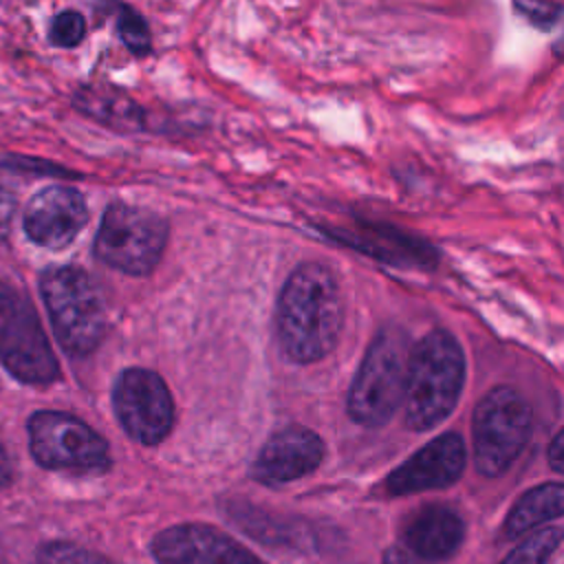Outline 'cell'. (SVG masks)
<instances>
[{
    "label": "cell",
    "mask_w": 564,
    "mask_h": 564,
    "mask_svg": "<svg viewBox=\"0 0 564 564\" xmlns=\"http://www.w3.org/2000/svg\"><path fill=\"white\" fill-rule=\"evenodd\" d=\"M15 214V196L0 185V240L7 238L11 229V220Z\"/></svg>",
    "instance_id": "23"
},
{
    "label": "cell",
    "mask_w": 564,
    "mask_h": 564,
    "mask_svg": "<svg viewBox=\"0 0 564 564\" xmlns=\"http://www.w3.org/2000/svg\"><path fill=\"white\" fill-rule=\"evenodd\" d=\"M465 443L456 432L441 434L401 463L388 478L390 496H410L430 489H443L456 482L465 469Z\"/></svg>",
    "instance_id": "11"
},
{
    "label": "cell",
    "mask_w": 564,
    "mask_h": 564,
    "mask_svg": "<svg viewBox=\"0 0 564 564\" xmlns=\"http://www.w3.org/2000/svg\"><path fill=\"white\" fill-rule=\"evenodd\" d=\"M0 364L20 381L46 386L59 377L40 319L20 293L0 280Z\"/></svg>",
    "instance_id": "8"
},
{
    "label": "cell",
    "mask_w": 564,
    "mask_h": 564,
    "mask_svg": "<svg viewBox=\"0 0 564 564\" xmlns=\"http://www.w3.org/2000/svg\"><path fill=\"white\" fill-rule=\"evenodd\" d=\"M117 33H119L121 42L128 46V51L134 53V55H145L150 51V46H152L148 22L143 20L141 13H137L128 4L119 7Z\"/></svg>",
    "instance_id": "19"
},
{
    "label": "cell",
    "mask_w": 564,
    "mask_h": 564,
    "mask_svg": "<svg viewBox=\"0 0 564 564\" xmlns=\"http://www.w3.org/2000/svg\"><path fill=\"white\" fill-rule=\"evenodd\" d=\"M11 480H13V465H11V458L0 441V489L9 487Z\"/></svg>",
    "instance_id": "26"
},
{
    "label": "cell",
    "mask_w": 564,
    "mask_h": 564,
    "mask_svg": "<svg viewBox=\"0 0 564 564\" xmlns=\"http://www.w3.org/2000/svg\"><path fill=\"white\" fill-rule=\"evenodd\" d=\"M26 432L33 458L46 469L99 474L110 467L108 443L68 412L37 410L29 416Z\"/></svg>",
    "instance_id": "7"
},
{
    "label": "cell",
    "mask_w": 564,
    "mask_h": 564,
    "mask_svg": "<svg viewBox=\"0 0 564 564\" xmlns=\"http://www.w3.org/2000/svg\"><path fill=\"white\" fill-rule=\"evenodd\" d=\"M408 337L399 328H383L368 346L348 392V414L364 427H379L392 419L405 386Z\"/></svg>",
    "instance_id": "4"
},
{
    "label": "cell",
    "mask_w": 564,
    "mask_h": 564,
    "mask_svg": "<svg viewBox=\"0 0 564 564\" xmlns=\"http://www.w3.org/2000/svg\"><path fill=\"white\" fill-rule=\"evenodd\" d=\"M383 564H427V560L419 557L416 553H412L405 546H390L383 553Z\"/></svg>",
    "instance_id": "24"
},
{
    "label": "cell",
    "mask_w": 564,
    "mask_h": 564,
    "mask_svg": "<svg viewBox=\"0 0 564 564\" xmlns=\"http://www.w3.org/2000/svg\"><path fill=\"white\" fill-rule=\"evenodd\" d=\"M37 564H112V562L73 542H48L40 549Z\"/></svg>",
    "instance_id": "20"
},
{
    "label": "cell",
    "mask_w": 564,
    "mask_h": 564,
    "mask_svg": "<svg viewBox=\"0 0 564 564\" xmlns=\"http://www.w3.org/2000/svg\"><path fill=\"white\" fill-rule=\"evenodd\" d=\"M516 11L538 29H551L557 24L562 7L553 0H516Z\"/></svg>",
    "instance_id": "22"
},
{
    "label": "cell",
    "mask_w": 564,
    "mask_h": 564,
    "mask_svg": "<svg viewBox=\"0 0 564 564\" xmlns=\"http://www.w3.org/2000/svg\"><path fill=\"white\" fill-rule=\"evenodd\" d=\"M562 542L560 527H544L529 533L500 564H546Z\"/></svg>",
    "instance_id": "18"
},
{
    "label": "cell",
    "mask_w": 564,
    "mask_h": 564,
    "mask_svg": "<svg viewBox=\"0 0 564 564\" xmlns=\"http://www.w3.org/2000/svg\"><path fill=\"white\" fill-rule=\"evenodd\" d=\"M465 535L460 516L443 505H430L408 518L403 529V546L419 557L447 560L452 557Z\"/></svg>",
    "instance_id": "15"
},
{
    "label": "cell",
    "mask_w": 564,
    "mask_h": 564,
    "mask_svg": "<svg viewBox=\"0 0 564 564\" xmlns=\"http://www.w3.org/2000/svg\"><path fill=\"white\" fill-rule=\"evenodd\" d=\"M75 108L115 130H139L143 128V112L126 93L110 86H82L73 97Z\"/></svg>",
    "instance_id": "16"
},
{
    "label": "cell",
    "mask_w": 564,
    "mask_h": 564,
    "mask_svg": "<svg viewBox=\"0 0 564 564\" xmlns=\"http://www.w3.org/2000/svg\"><path fill=\"white\" fill-rule=\"evenodd\" d=\"M465 381V355L452 333H427L408 355L403 410L405 425L425 432L456 408Z\"/></svg>",
    "instance_id": "2"
},
{
    "label": "cell",
    "mask_w": 564,
    "mask_h": 564,
    "mask_svg": "<svg viewBox=\"0 0 564 564\" xmlns=\"http://www.w3.org/2000/svg\"><path fill=\"white\" fill-rule=\"evenodd\" d=\"M88 220L84 196L68 185H48L40 189L24 209V231L29 240L46 249L70 245Z\"/></svg>",
    "instance_id": "12"
},
{
    "label": "cell",
    "mask_w": 564,
    "mask_h": 564,
    "mask_svg": "<svg viewBox=\"0 0 564 564\" xmlns=\"http://www.w3.org/2000/svg\"><path fill=\"white\" fill-rule=\"evenodd\" d=\"M564 509V487L560 482H546L527 491L509 511L502 533L507 538H520L535 527L555 520Z\"/></svg>",
    "instance_id": "17"
},
{
    "label": "cell",
    "mask_w": 564,
    "mask_h": 564,
    "mask_svg": "<svg viewBox=\"0 0 564 564\" xmlns=\"http://www.w3.org/2000/svg\"><path fill=\"white\" fill-rule=\"evenodd\" d=\"M549 463L555 471L564 469V432L560 430L549 445Z\"/></svg>",
    "instance_id": "25"
},
{
    "label": "cell",
    "mask_w": 564,
    "mask_h": 564,
    "mask_svg": "<svg viewBox=\"0 0 564 564\" xmlns=\"http://www.w3.org/2000/svg\"><path fill=\"white\" fill-rule=\"evenodd\" d=\"M53 330L75 357L93 352L106 335V304L93 278L77 267H51L40 278Z\"/></svg>",
    "instance_id": "3"
},
{
    "label": "cell",
    "mask_w": 564,
    "mask_h": 564,
    "mask_svg": "<svg viewBox=\"0 0 564 564\" xmlns=\"http://www.w3.org/2000/svg\"><path fill=\"white\" fill-rule=\"evenodd\" d=\"M474 463L482 476H500L524 449L531 434V408L524 397L498 386L474 410Z\"/></svg>",
    "instance_id": "6"
},
{
    "label": "cell",
    "mask_w": 564,
    "mask_h": 564,
    "mask_svg": "<svg viewBox=\"0 0 564 564\" xmlns=\"http://www.w3.org/2000/svg\"><path fill=\"white\" fill-rule=\"evenodd\" d=\"M167 242V220L139 205L110 203L95 236V256L123 273L148 275Z\"/></svg>",
    "instance_id": "5"
},
{
    "label": "cell",
    "mask_w": 564,
    "mask_h": 564,
    "mask_svg": "<svg viewBox=\"0 0 564 564\" xmlns=\"http://www.w3.org/2000/svg\"><path fill=\"white\" fill-rule=\"evenodd\" d=\"M344 300L335 273L322 262H302L286 278L278 300V339L286 359L313 364L339 337Z\"/></svg>",
    "instance_id": "1"
},
{
    "label": "cell",
    "mask_w": 564,
    "mask_h": 564,
    "mask_svg": "<svg viewBox=\"0 0 564 564\" xmlns=\"http://www.w3.org/2000/svg\"><path fill=\"white\" fill-rule=\"evenodd\" d=\"M115 414L130 438L161 443L174 425V403L165 381L145 368L123 370L112 388Z\"/></svg>",
    "instance_id": "9"
},
{
    "label": "cell",
    "mask_w": 564,
    "mask_h": 564,
    "mask_svg": "<svg viewBox=\"0 0 564 564\" xmlns=\"http://www.w3.org/2000/svg\"><path fill=\"white\" fill-rule=\"evenodd\" d=\"M337 240L370 253L379 260L401 267H434L436 251L421 238L410 236L392 225L357 223L348 229H333Z\"/></svg>",
    "instance_id": "14"
},
{
    "label": "cell",
    "mask_w": 564,
    "mask_h": 564,
    "mask_svg": "<svg viewBox=\"0 0 564 564\" xmlns=\"http://www.w3.org/2000/svg\"><path fill=\"white\" fill-rule=\"evenodd\" d=\"M84 35H86V20L79 11H73V9L57 13L48 29L51 42L62 48L77 46L84 40Z\"/></svg>",
    "instance_id": "21"
},
{
    "label": "cell",
    "mask_w": 564,
    "mask_h": 564,
    "mask_svg": "<svg viewBox=\"0 0 564 564\" xmlns=\"http://www.w3.org/2000/svg\"><path fill=\"white\" fill-rule=\"evenodd\" d=\"M156 564H264L245 544L209 524H174L152 540Z\"/></svg>",
    "instance_id": "10"
},
{
    "label": "cell",
    "mask_w": 564,
    "mask_h": 564,
    "mask_svg": "<svg viewBox=\"0 0 564 564\" xmlns=\"http://www.w3.org/2000/svg\"><path fill=\"white\" fill-rule=\"evenodd\" d=\"M322 458V438L304 425H289L262 445L251 465V476L264 485H284L313 474Z\"/></svg>",
    "instance_id": "13"
}]
</instances>
